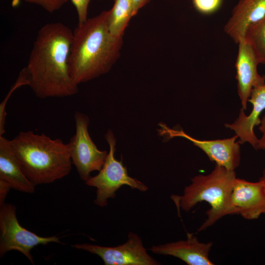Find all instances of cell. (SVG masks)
I'll use <instances>...</instances> for the list:
<instances>
[{
	"label": "cell",
	"instance_id": "obj_4",
	"mask_svg": "<svg viewBox=\"0 0 265 265\" xmlns=\"http://www.w3.org/2000/svg\"><path fill=\"white\" fill-rule=\"evenodd\" d=\"M234 170L216 164L208 175H198L191 180V183L185 187L182 195H172L178 212L181 209L189 211L198 203L205 201L211 207L206 212L207 219L198 232L205 230L222 217L234 214L231 198L236 179Z\"/></svg>",
	"mask_w": 265,
	"mask_h": 265
},
{
	"label": "cell",
	"instance_id": "obj_6",
	"mask_svg": "<svg viewBox=\"0 0 265 265\" xmlns=\"http://www.w3.org/2000/svg\"><path fill=\"white\" fill-rule=\"evenodd\" d=\"M16 207L11 204L4 203L0 210V256L10 251L16 250L25 255L34 265L30 251L38 245H46L50 242L62 244L56 236L41 237L22 227L16 214Z\"/></svg>",
	"mask_w": 265,
	"mask_h": 265
},
{
	"label": "cell",
	"instance_id": "obj_8",
	"mask_svg": "<svg viewBox=\"0 0 265 265\" xmlns=\"http://www.w3.org/2000/svg\"><path fill=\"white\" fill-rule=\"evenodd\" d=\"M73 246L99 256L105 265H159L161 264L151 256L140 236L130 232L124 243L115 247L102 246L88 243Z\"/></svg>",
	"mask_w": 265,
	"mask_h": 265
},
{
	"label": "cell",
	"instance_id": "obj_16",
	"mask_svg": "<svg viewBox=\"0 0 265 265\" xmlns=\"http://www.w3.org/2000/svg\"><path fill=\"white\" fill-rule=\"evenodd\" d=\"M133 15V0H114V4L107 11V21L111 33L123 37Z\"/></svg>",
	"mask_w": 265,
	"mask_h": 265
},
{
	"label": "cell",
	"instance_id": "obj_5",
	"mask_svg": "<svg viewBox=\"0 0 265 265\" xmlns=\"http://www.w3.org/2000/svg\"><path fill=\"white\" fill-rule=\"evenodd\" d=\"M105 138L109 147L105 162L97 175L91 177L85 182L87 186L97 188L94 202L101 207L106 206L108 199L114 198L116 192L123 186L142 192L148 189L144 183L130 176L122 161L115 158L116 139L111 130H107Z\"/></svg>",
	"mask_w": 265,
	"mask_h": 265
},
{
	"label": "cell",
	"instance_id": "obj_9",
	"mask_svg": "<svg viewBox=\"0 0 265 265\" xmlns=\"http://www.w3.org/2000/svg\"><path fill=\"white\" fill-rule=\"evenodd\" d=\"M159 134L169 139L174 137L185 138L201 149L216 164L227 169L235 170L239 165L240 160V144L236 140L237 135L224 139L212 140H202L194 138L186 133L182 129H170L165 124H159Z\"/></svg>",
	"mask_w": 265,
	"mask_h": 265
},
{
	"label": "cell",
	"instance_id": "obj_10",
	"mask_svg": "<svg viewBox=\"0 0 265 265\" xmlns=\"http://www.w3.org/2000/svg\"><path fill=\"white\" fill-rule=\"evenodd\" d=\"M234 214L245 219H258L265 213V184L259 180L251 182L236 178L231 198Z\"/></svg>",
	"mask_w": 265,
	"mask_h": 265
},
{
	"label": "cell",
	"instance_id": "obj_19",
	"mask_svg": "<svg viewBox=\"0 0 265 265\" xmlns=\"http://www.w3.org/2000/svg\"><path fill=\"white\" fill-rule=\"evenodd\" d=\"M223 0H192L195 9L199 13L209 15L219 9Z\"/></svg>",
	"mask_w": 265,
	"mask_h": 265
},
{
	"label": "cell",
	"instance_id": "obj_12",
	"mask_svg": "<svg viewBox=\"0 0 265 265\" xmlns=\"http://www.w3.org/2000/svg\"><path fill=\"white\" fill-rule=\"evenodd\" d=\"M212 244V242H201L187 233L185 240L153 245L149 250L156 254L175 257L188 265H212L209 257Z\"/></svg>",
	"mask_w": 265,
	"mask_h": 265
},
{
	"label": "cell",
	"instance_id": "obj_17",
	"mask_svg": "<svg viewBox=\"0 0 265 265\" xmlns=\"http://www.w3.org/2000/svg\"><path fill=\"white\" fill-rule=\"evenodd\" d=\"M243 39L251 47L259 64L265 65V15L248 26Z\"/></svg>",
	"mask_w": 265,
	"mask_h": 265
},
{
	"label": "cell",
	"instance_id": "obj_2",
	"mask_svg": "<svg viewBox=\"0 0 265 265\" xmlns=\"http://www.w3.org/2000/svg\"><path fill=\"white\" fill-rule=\"evenodd\" d=\"M123 37L110 32L107 11L88 18L73 31L69 68L79 85L108 73L119 58Z\"/></svg>",
	"mask_w": 265,
	"mask_h": 265
},
{
	"label": "cell",
	"instance_id": "obj_15",
	"mask_svg": "<svg viewBox=\"0 0 265 265\" xmlns=\"http://www.w3.org/2000/svg\"><path fill=\"white\" fill-rule=\"evenodd\" d=\"M0 180L7 183L11 188L32 193L35 186L23 173L10 140L0 136Z\"/></svg>",
	"mask_w": 265,
	"mask_h": 265
},
{
	"label": "cell",
	"instance_id": "obj_24",
	"mask_svg": "<svg viewBox=\"0 0 265 265\" xmlns=\"http://www.w3.org/2000/svg\"><path fill=\"white\" fill-rule=\"evenodd\" d=\"M150 0H133V15H136L139 9L145 6Z\"/></svg>",
	"mask_w": 265,
	"mask_h": 265
},
{
	"label": "cell",
	"instance_id": "obj_1",
	"mask_svg": "<svg viewBox=\"0 0 265 265\" xmlns=\"http://www.w3.org/2000/svg\"><path fill=\"white\" fill-rule=\"evenodd\" d=\"M73 31L60 22L50 23L38 30L27 66L29 85L41 99L66 97L79 91L72 78L69 57Z\"/></svg>",
	"mask_w": 265,
	"mask_h": 265
},
{
	"label": "cell",
	"instance_id": "obj_23",
	"mask_svg": "<svg viewBox=\"0 0 265 265\" xmlns=\"http://www.w3.org/2000/svg\"><path fill=\"white\" fill-rule=\"evenodd\" d=\"M11 188L10 186L6 182L0 180V206L4 204L6 196Z\"/></svg>",
	"mask_w": 265,
	"mask_h": 265
},
{
	"label": "cell",
	"instance_id": "obj_13",
	"mask_svg": "<svg viewBox=\"0 0 265 265\" xmlns=\"http://www.w3.org/2000/svg\"><path fill=\"white\" fill-rule=\"evenodd\" d=\"M248 102L253 106L250 113L246 115L241 108L235 122L231 124H226L225 126L235 132L239 138L238 141L240 144L248 142L255 149L258 139L254 129L260 125L261 114L265 109V83L253 88Z\"/></svg>",
	"mask_w": 265,
	"mask_h": 265
},
{
	"label": "cell",
	"instance_id": "obj_22",
	"mask_svg": "<svg viewBox=\"0 0 265 265\" xmlns=\"http://www.w3.org/2000/svg\"><path fill=\"white\" fill-rule=\"evenodd\" d=\"M259 130L262 132V137L258 139L256 150H265V114L261 119Z\"/></svg>",
	"mask_w": 265,
	"mask_h": 265
},
{
	"label": "cell",
	"instance_id": "obj_11",
	"mask_svg": "<svg viewBox=\"0 0 265 265\" xmlns=\"http://www.w3.org/2000/svg\"><path fill=\"white\" fill-rule=\"evenodd\" d=\"M238 45L236 79L238 81V93L241 100L242 109L244 110L247 109V103L253 88L264 84L265 78L258 72L259 63L249 45L244 39Z\"/></svg>",
	"mask_w": 265,
	"mask_h": 265
},
{
	"label": "cell",
	"instance_id": "obj_20",
	"mask_svg": "<svg viewBox=\"0 0 265 265\" xmlns=\"http://www.w3.org/2000/svg\"><path fill=\"white\" fill-rule=\"evenodd\" d=\"M34 3L42 7L49 13H53L60 9L68 0H22Z\"/></svg>",
	"mask_w": 265,
	"mask_h": 265
},
{
	"label": "cell",
	"instance_id": "obj_21",
	"mask_svg": "<svg viewBox=\"0 0 265 265\" xmlns=\"http://www.w3.org/2000/svg\"><path fill=\"white\" fill-rule=\"evenodd\" d=\"M90 1V0H71L77 12L78 25L81 24L87 20V10Z\"/></svg>",
	"mask_w": 265,
	"mask_h": 265
},
{
	"label": "cell",
	"instance_id": "obj_18",
	"mask_svg": "<svg viewBox=\"0 0 265 265\" xmlns=\"http://www.w3.org/2000/svg\"><path fill=\"white\" fill-rule=\"evenodd\" d=\"M29 85V75L26 67L23 69L19 73L17 80L5 99L0 104V136L4 133L5 124L6 117V104L12 93L18 87Z\"/></svg>",
	"mask_w": 265,
	"mask_h": 265
},
{
	"label": "cell",
	"instance_id": "obj_3",
	"mask_svg": "<svg viewBox=\"0 0 265 265\" xmlns=\"http://www.w3.org/2000/svg\"><path fill=\"white\" fill-rule=\"evenodd\" d=\"M10 142L23 173L34 186L53 183L70 172L68 145L62 140L28 131Z\"/></svg>",
	"mask_w": 265,
	"mask_h": 265
},
{
	"label": "cell",
	"instance_id": "obj_7",
	"mask_svg": "<svg viewBox=\"0 0 265 265\" xmlns=\"http://www.w3.org/2000/svg\"><path fill=\"white\" fill-rule=\"evenodd\" d=\"M74 118L76 131L68 145L72 162L80 179L85 182L92 171L102 169L108 153L98 149L92 140L88 132V116L77 111Z\"/></svg>",
	"mask_w": 265,
	"mask_h": 265
},
{
	"label": "cell",
	"instance_id": "obj_14",
	"mask_svg": "<svg viewBox=\"0 0 265 265\" xmlns=\"http://www.w3.org/2000/svg\"><path fill=\"white\" fill-rule=\"evenodd\" d=\"M265 15V0H239L224 27L225 33L238 44L251 24Z\"/></svg>",
	"mask_w": 265,
	"mask_h": 265
},
{
	"label": "cell",
	"instance_id": "obj_25",
	"mask_svg": "<svg viewBox=\"0 0 265 265\" xmlns=\"http://www.w3.org/2000/svg\"><path fill=\"white\" fill-rule=\"evenodd\" d=\"M260 180L263 181L265 184V168L264 169L263 171L262 176L260 178Z\"/></svg>",
	"mask_w": 265,
	"mask_h": 265
}]
</instances>
